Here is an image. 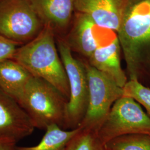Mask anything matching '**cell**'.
I'll return each instance as SVG.
<instances>
[{
  "instance_id": "5",
  "label": "cell",
  "mask_w": 150,
  "mask_h": 150,
  "mask_svg": "<svg viewBox=\"0 0 150 150\" xmlns=\"http://www.w3.org/2000/svg\"><path fill=\"white\" fill-rule=\"evenodd\" d=\"M83 63L88 83L89 100L86 115L80 127L98 132L114 103L123 96V88L87 61Z\"/></svg>"
},
{
  "instance_id": "7",
  "label": "cell",
  "mask_w": 150,
  "mask_h": 150,
  "mask_svg": "<svg viewBox=\"0 0 150 150\" xmlns=\"http://www.w3.org/2000/svg\"><path fill=\"white\" fill-rule=\"evenodd\" d=\"M150 135V117L133 98L122 96L113 105L98 134L106 144L125 134Z\"/></svg>"
},
{
  "instance_id": "19",
  "label": "cell",
  "mask_w": 150,
  "mask_h": 150,
  "mask_svg": "<svg viewBox=\"0 0 150 150\" xmlns=\"http://www.w3.org/2000/svg\"><path fill=\"white\" fill-rule=\"evenodd\" d=\"M17 142L11 138L0 136V150H17Z\"/></svg>"
},
{
  "instance_id": "2",
  "label": "cell",
  "mask_w": 150,
  "mask_h": 150,
  "mask_svg": "<svg viewBox=\"0 0 150 150\" xmlns=\"http://www.w3.org/2000/svg\"><path fill=\"white\" fill-rule=\"evenodd\" d=\"M54 31L44 26L38 36L18 47L12 59L32 76L47 81L68 99L70 87L64 66L55 42Z\"/></svg>"
},
{
  "instance_id": "6",
  "label": "cell",
  "mask_w": 150,
  "mask_h": 150,
  "mask_svg": "<svg viewBox=\"0 0 150 150\" xmlns=\"http://www.w3.org/2000/svg\"><path fill=\"white\" fill-rule=\"evenodd\" d=\"M44 26L28 0H0L1 35L21 46L36 38Z\"/></svg>"
},
{
  "instance_id": "10",
  "label": "cell",
  "mask_w": 150,
  "mask_h": 150,
  "mask_svg": "<svg viewBox=\"0 0 150 150\" xmlns=\"http://www.w3.org/2000/svg\"><path fill=\"white\" fill-rule=\"evenodd\" d=\"M35 129L20 104L0 89V136L18 142L32 134Z\"/></svg>"
},
{
  "instance_id": "11",
  "label": "cell",
  "mask_w": 150,
  "mask_h": 150,
  "mask_svg": "<svg viewBox=\"0 0 150 150\" xmlns=\"http://www.w3.org/2000/svg\"><path fill=\"white\" fill-rule=\"evenodd\" d=\"M120 51L121 46L117 36L97 48L87 62L123 88L128 80L121 67Z\"/></svg>"
},
{
  "instance_id": "17",
  "label": "cell",
  "mask_w": 150,
  "mask_h": 150,
  "mask_svg": "<svg viewBox=\"0 0 150 150\" xmlns=\"http://www.w3.org/2000/svg\"><path fill=\"white\" fill-rule=\"evenodd\" d=\"M123 96L129 97L144 107L150 117V87L137 80H129L123 87Z\"/></svg>"
},
{
  "instance_id": "8",
  "label": "cell",
  "mask_w": 150,
  "mask_h": 150,
  "mask_svg": "<svg viewBox=\"0 0 150 150\" xmlns=\"http://www.w3.org/2000/svg\"><path fill=\"white\" fill-rule=\"evenodd\" d=\"M117 36L115 31L97 25L90 17L79 13L69 38L65 40L72 51L88 59L97 48Z\"/></svg>"
},
{
  "instance_id": "12",
  "label": "cell",
  "mask_w": 150,
  "mask_h": 150,
  "mask_svg": "<svg viewBox=\"0 0 150 150\" xmlns=\"http://www.w3.org/2000/svg\"><path fill=\"white\" fill-rule=\"evenodd\" d=\"M28 1L44 26L54 31L67 27L75 10V0Z\"/></svg>"
},
{
  "instance_id": "18",
  "label": "cell",
  "mask_w": 150,
  "mask_h": 150,
  "mask_svg": "<svg viewBox=\"0 0 150 150\" xmlns=\"http://www.w3.org/2000/svg\"><path fill=\"white\" fill-rule=\"evenodd\" d=\"M18 46L21 45L0 35V62L12 59Z\"/></svg>"
},
{
  "instance_id": "4",
  "label": "cell",
  "mask_w": 150,
  "mask_h": 150,
  "mask_svg": "<svg viewBox=\"0 0 150 150\" xmlns=\"http://www.w3.org/2000/svg\"><path fill=\"white\" fill-rule=\"evenodd\" d=\"M57 46L67 76L70 97L67 105L64 129H74L80 127L87 110L89 88L83 62L75 59L65 40L59 38Z\"/></svg>"
},
{
  "instance_id": "1",
  "label": "cell",
  "mask_w": 150,
  "mask_h": 150,
  "mask_svg": "<svg viewBox=\"0 0 150 150\" xmlns=\"http://www.w3.org/2000/svg\"><path fill=\"white\" fill-rule=\"evenodd\" d=\"M129 80L150 74V0H130L117 32Z\"/></svg>"
},
{
  "instance_id": "3",
  "label": "cell",
  "mask_w": 150,
  "mask_h": 150,
  "mask_svg": "<svg viewBox=\"0 0 150 150\" xmlns=\"http://www.w3.org/2000/svg\"><path fill=\"white\" fill-rule=\"evenodd\" d=\"M68 102L69 99L54 86L33 76L17 101L34 127L41 129L51 125L63 129Z\"/></svg>"
},
{
  "instance_id": "16",
  "label": "cell",
  "mask_w": 150,
  "mask_h": 150,
  "mask_svg": "<svg viewBox=\"0 0 150 150\" xmlns=\"http://www.w3.org/2000/svg\"><path fill=\"white\" fill-rule=\"evenodd\" d=\"M71 139L64 150H107L98 132L81 128Z\"/></svg>"
},
{
  "instance_id": "13",
  "label": "cell",
  "mask_w": 150,
  "mask_h": 150,
  "mask_svg": "<svg viewBox=\"0 0 150 150\" xmlns=\"http://www.w3.org/2000/svg\"><path fill=\"white\" fill-rule=\"evenodd\" d=\"M32 77L26 69L14 59L0 62V89L17 102Z\"/></svg>"
},
{
  "instance_id": "14",
  "label": "cell",
  "mask_w": 150,
  "mask_h": 150,
  "mask_svg": "<svg viewBox=\"0 0 150 150\" xmlns=\"http://www.w3.org/2000/svg\"><path fill=\"white\" fill-rule=\"evenodd\" d=\"M80 127L67 130L57 125H51L46 129V132L38 145L30 147H17V150H64L71 139Z\"/></svg>"
},
{
  "instance_id": "9",
  "label": "cell",
  "mask_w": 150,
  "mask_h": 150,
  "mask_svg": "<svg viewBox=\"0 0 150 150\" xmlns=\"http://www.w3.org/2000/svg\"><path fill=\"white\" fill-rule=\"evenodd\" d=\"M130 0H75V9L101 27L118 32Z\"/></svg>"
},
{
  "instance_id": "15",
  "label": "cell",
  "mask_w": 150,
  "mask_h": 150,
  "mask_svg": "<svg viewBox=\"0 0 150 150\" xmlns=\"http://www.w3.org/2000/svg\"><path fill=\"white\" fill-rule=\"evenodd\" d=\"M105 145L107 150H150V135L125 134L108 141Z\"/></svg>"
}]
</instances>
